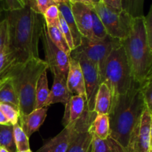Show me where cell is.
I'll list each match as a JSON object with an SVG mask.
<instances>
[{"label": "cell", "mask_w": 152, "mask_h": 152, "mask_svg": "<svg viewBox=\"0 0 152 152\" xmlns=\"http://www.w3.org/2000/svg\"><path fill=\"white\" fill-rule=\"evenodd\" d=\"M5 19L8 28L7 67L39 58V41L45 25L43 15L25 5L22 9L6 11Z\"/></svg>", "instance_id": "cell-1"}, {"label": "cell", "mask_w": 152, "mask_h": 152, "mask_svg": "<svg viewBox=\"0 0 152 152\" xmlns=\"http://www.w3.org/2000/svg\"><path fill=\"white\" fill-rule=\"evenodd\" d=\"M147 108L140 83L134 80L124 94L112 97L108 114L110 136L126 149L131 133Z\"/></svg>", "instance_id": "cell-2"}, {"label": "cell", "mask_w": 152, "mask_h": 152, "mask_svg": "<svg viewBox=\"0 0 152 152\" xmlns=\"http://www.w3.org/2000/svg\"><path fill=\"white\" fill-rule=\"evenodd\" d=\"M48 65L40 58L33 59L25 63L7 67L0 75V79H11L19 102L20 114H30L34 110L35 92L37 81Z\"/></svg>", "instance_id": "cell-3"}, {"label": "cell", "mask_w": 152, "mask_h": 152, "mask_svg": "<svg viewBox=\"0 0 152 152\" xmlns=\"http://www.w3.org/2000/svg\"><path fill=\"white\" fill-rule=\"evenodd\" d=\"M144 16L133 18L129 35L121 40L133 78L138 83H142L152 68V53L147 41Z\"/></svg>", "instance_id": "cell-4"}, {"label": "cell", "mask_w": 152, "mask_h": 152, "mask_svg": "<svg viewBox=\"0 0 152 152\" xmlns=\"http://www.w3.org/2000/svg\"><path fill=\"white\" fill-rule=\"evenodd\" d=\"M132 69L123 46L120 45L111 51L104 66L102 83H105L111 96L124 94L134 81Z\"/></svg>", "instance_id": "cell-5"}, {"label": "cell", "mask_w": 152, "mask_h": 152, "mask_svg": "<svg viewBox=\"0 0 152 152\" xmlns=\"http://www.w3.org/2000/svg\"><path fill=\"white\" fill-rule=\"evenodd\" d=\"M121 40L108 35L101 39H98L82 38V43L80 47L74 50L83 52L92 62L98 67L102 81L104 66L107 58L113 50L121 45Z\"/></svg>", "instance_id": "cell-6"}, {"label": "cell", "mask_w": 152, "mask_h": 152, "mask_svg": "<svg viewBox=\"0 0 152 152\" xmlns=\"http://www.w3.org/2000/svg\"><path fill=\"white\" fill-rule=\"evenodd\" d=\"M102 21L109 36L123 40L128 37L132 28L133 17L123 10L120 13L112 11L101 1L95 2L93 7Z\"/></svg>", "instance_id": "cell-7"}, {"label": "cell", "mask_w": 152, "mask_h": 152, "mask_svg": "<svg viewBox=\"0 0 152 152\" xmlns=\"http://www.w3.org/2000/svg\"><path fill=\"white\" fill-rule=\"evenodd\" d=\"M70 56L76 58L79 61L84 77L86 92V105L88 110L93 112L94 110L96 94L99 85L102 83L99 68L83 52L74 50L71 51Z\"/></svg>", "instance_id": "cell-8"}, {"label": "cell", "mask_w": 152, "mask_h": 152, "mask_svg": "<svg viewBox=\"0 0 152 152\" xmlns=\"http://www.w3.org/2000/svg\"><path fill=\"white\" fill-rule=\"evenodd\" d=\"M96 114L86 108L82 117L74 123L76 132L66 152H92V135L89 128Z\"/></svg>", "instance_id": "cell-9"}, {"label": "cell", "mask_w": 152, "mask_h": 152, "mask_svg": "<svg viewBox=\"0 0 152 152\" xmlns=\"http://www.w3.org/2000/svg\"><path fill=\"white\" fill-rule=\"evenodd\" d=\"M150 125L151 111L147 107L131 133L126 152H150Z\"/></svg>", "instance_id": "cell-10"}, {"label": "cell", "mask_w": 152, "mask_h": 152, "mask_svg": "<svg viewBox=\"0 0 152 152\" xmlns=\"http://www.w3.org/2000/svg\"><path fill=\"white\" fill-rule=\"evenodd\" d=\"M41 39L45 54V61L48 65V68H50L52 74L60 72L67 77L69 70L70 56L53 44L48 34L46 24L45 25Z\"/></svg>", "instance_id": "cell-11"}, {"label": "cell", "mask_w": 152, "mask_h": 152, "mask_svg": "<svg viewBox=\"0 0 152 152\" xmlns=\"http://www.w3.org/2000/svg\"><path fill=\"white\" fill-rule=\"evenodd\" d=\"M79 31L83 37L94 39L92 33V7L74 0H68Z\"/></svg>", "instance_id": "cell-12"}, {"label": "cell", "mask_w": 152, "mask_h": 152, "mask_svg": "<svg viewBox=\"0 0 152 152\" xmlns=\"http://www.w3.org/2000/svg\"><path fill=\"white\" fill-rule=\"evenodd\" d=\"M76 132L75 124L72 123L58 134L56 136L49 140L39 148L37 152H66L72 141Z\"/></svg>", "instance_id": "cell-13"}, {"label": "cell", "mask_w": 152, "mask_h": 152, "mask_svg": "<svg viewBox=\"0 0 152 152\" xmlns=\"http://www.w3.org/2000/svg\"><path fill=\"white\" fill-rule=\"evenodd\" d=\"M67 86L71 94L82 96L86 99L84 77L79 61L70 56L69 70L67 76Z\"/></svg>", "instance_id": "cell-14"}, {"label": "cell", "mask_w": 152, "mask_h": 152, "mask_svg": "<svg viewBox=\"0 0 152 152\" xmlns=\"http://www.w3.org/2000/svg\"><path fill=\"white\" fill-rule=\"evenodd\" d=\"M53 74V84L45 103V108L59 102L66 105L72 96L67 86V77L60 72H55Z\"/></svg>", "instance_id": "cell-15"}, {"label": "cell", "mask_w": 152, "mask_h": 152, "mask_svg": "<svg viewBox=\"0 0 152 152\" xmlns=\"http://www.w3.org/2000/svg\"><path fill=\"white\" fill-rule=\"evenodd\" d=\"M47 108H42L34 110L27 115L20 114L19 125L28 137H30L33 134L37 132L43 124L47 117Z\"/></svg>", "instance_id": "cell-16"}, {"label": "cell", "mask_w": 152, "mask_h": 152, "mask_svg": "<svg viewBox=\"0 0 152 152\" xmlns=\"http://www.w3.org/2000/svg\"><path fill=\"white\" fill-rule=\"evenodd\" d=\"M65 105L62 124L64 127L75 123L82 117L87 108L86 99L79 95H73Z\"/></svg>", "instance_id": "cell-17"}, {"label": "cell", "mask_w": 152, "mask_h": 152, "mask_svg": "<svg viewBox=\"0 0 152 152\" xmlns=\"http://www.w3.org/2000/svg\"><path fill=\"white\" fill-rule=\"evenodd\" d=\"M57 6L59 10V13L65 19V22L68 25L70 31L71 33L74 49L77 48L81 45L83 36L80 33L77 25H76L75 20H74L72 11H71V6L69 4V1L68 0V1L60 3V4H57Z\"/></svg>", "instance_id": "cell-18"}, {"label": "cell", "mask_w": 152, "mask_h": 152, "mask_svg": "<svg viewBox=\"0 0 152 152\" xmlns=\"http://www.w3.org/2000/svg\"><path fill=\"white\" fill-rule=\"evenodd\" d=\"M111 91L105 83L99 85L96 99H95L94 111L96 114H109L111 106Z\"/></svg>", "instance_id": "cell-19"}, {"label": "cell", "mask_w": 152, "mask_h": 152, "mask_svg": "<svg viewBox=\"0 0 152 152\" xmlns=\"http://www.w3.org/2000/svg\"><path fill=\"white\" fill-rule=\"evenodd\" d=\"M0 104H9L19 110V102L15 91L11 79L9 77L0 79Z\"/></svg>", "instance_id": "cell-20"}, {"label": "cell", "mask_w": 152, "mask_h": 152, "mask_svg": "<svg viewBox=\"0 0 152 152\" xmlns=\"http://www.w3.org/2000/svg\"><path fill=\"white\" fill-rule=\"evenodd\" d=\"M91 135L99 139H106L110 136V122L108 114H96L89 128Z\"/></svg>", "instance_id": "cell-21"}, {"label": "cell", "mask_w": 152, "mask_h": 152, "mask_svg": "<svg viewBox=\"0 0 152 152\" xmlns=\"http://www.w3.org/2000/svg\"><path fill=\"white\" fill-rule=\"evenodd\" d=\"M92 152H126L116 140L109 136L106 139H99L92 136Z\"/></svg>", "instance_id": "cell-22"}, {"label": "cell", "mask_w": 152, "mask_h": 152, "mask_svg": "<svg viewBox=\"0 0 152 152\" xmlns=\"http://www.w3.org/2000/svg\"><path fill=\"white\" fill-rule=\"evenodd\" d=\"M49 93L50 90L48 85L47 71H45L39 78L36 86L34 110L45 108V103L48 97Z\"/></svg>", "instance_id": "cell-23"}, {"label": "cell", "mask_w": 152, "mask_h": 152, "mask_svg": "<svg viewBox=\"0 0 152 152\" xmlns=\"http://www.w3.org/2000/svg\"><path fill=\"white\" fill-rule=\"evenodd\" d=\"M0 145L8 152H17L12 125H0Z\"/></svg>", "instance_id": "cell-24"}, {"label": "cell", "mask_w": 152, "mask_h": 152, "mask_svg": "<svg viewBox=\"0 0 152 152\" xmlns=\"http://www.w3.org/2000/svg\"><path fill=\"white\" fill-rule=\"evenodd\" d=\"M46 28H47V31L49 37L51 39V41L53 42V44L58 48H59L61 50H62V51H64L65 53H67V54L70 56L71 53V50L70 49L69 46H68V43L66 42V39L64 37V36L62 35L59 27L46 26Z\"/></svg>", "instance_id": "cell-25"}, {"label": "cell", "mask_w": 152, "mask_h": 152, "mask_svg": "<svg viewBox=\"0 0 152 152\" xmlns=\"http://www.w3.org/2000/svg\"><path fill=\"white\" fill-rule=\"evenodd\" d=\"M144 1L145 0H122L123 10L133 18L144 16Z\"/></svg>", "instance_id": "cell-26"}, {"label": "cell", "mask_w": 152, "mask_h": 152, "mask_svg": "<svg viewBox=\"0 0 152 152\" xmlns=\"http://www.w3.org/2000/svg\"><path fill=\"white\" fill-rule=\"evenodd\" d=\"M13 137H14L15 144H16L17 151H22L30 150L29 137L22 130L19 123H16L13 126Z\"/></svg>", "instance_id": "cell-27"}, {"label": "cell", "mask_w": 152, "mask_h": 152, "mask_svg": "<svg viewBox=\"0 0 152 152\" xmlns=\"http://www.w3.org/2000/svg\"><path fill=\"white\" fill-rule=\"evenodd\" d=\"M140 87L147 107L150 110L152 108V68L142 83H140Z\"/></svg>", "instance_id": "cell-28"}, {"label": "cell", "mask_w": 152, "mask_h": 152, "mask_svg": "<svg viewBox=\"0 0 152 152\" xmlns=\"http://www.w3.org/2000/svg\"><path fill=\"white\" fill-rule=\"evenodd\" d=\"M92 16V33H93L94 39H104L108 35L105 30V26L102 24V21L99 19L96 11L92 8L91 10Z\"/></svg>", "instance_id": "cell-29"}, {"label": "cell", "mask_w": 152, "mask_h": 152, "mask_svg": "<svg viewBox=\"0 0 152 152\" xmlns=\"http://www.w3.org/2000/svg\"><path fill=\"white\" fill-rule=\"evenodd\" d=\"M46 26H56L59 25V10L56 4L50 6L46 9L43 14Z\"/></svg>", "instance_id": "cell-30"}, {"label": "cell", "mask_w": 152, "mask_h": 152, "mask_svg": "<svg viewBox=\"0 0 152 152\" xmlns=\"http://www.w3.org/2000/svg\"><path fill=\"white\" fill-rule=\"evenodd\" d=\"M0 110L5 115V117L8 120L9 123L12 126H14L16 123H19L20 112L17 108H14L9 104L1 103L0 104Z\"/></svg>", "instance_id": "cell-31"}, {"label": "cell", "mask_w": 152, "mask_h": 152, "mask_svg": "<svg viewBox=\"0 0 152 152\" xmlns=\"http://www.w3.org/2000/svg\"><path fill=\"white\" fill-rule=\"evenodd\" d=\"M59 28L60 29L61 32H62V35L64 36V37L66 39L67 43H68V46H69L70 49L72 51L73 50H74V42H73V38L72 36H71V33L70 31L69 28H68V25L65 22V19L64 18L62 17V15L60 14L59 13Z\"/></svg>", "instance_id": "cell-32"}, {"label": "cell", "mask_w": 152, "mask_h": 152, "mask_svg": "<svg viewBox=\"0 0 152 152\" xmlns=\"http://www.w3.org/2000/svg\"><path fill=\"white\" fill-rule=\"evenodd\" d=\"M144 22H145L147 41H148V46H149V48L152 53V4L150 7L148 14L144 16Z\"/></svg>", "instance_id": "cell-33"}, {"label": "cell", "mask_w": 152, "mask_h": 152, "mask_svg": "<svg viewBox=\"0 0 152 152\" xmlns=\"http://www.w3.org/2000/svg\"><path fill=\"white\" fill-rule=\"evenodd\" d=\"M1 7L5 11L19 10L25 7L23 0H1Z\"/></svg>", "instance_id": "cell-34"}, {"label": "cell", "mask_w": 152, "mask_h": 152, "mask_svg": "<svg viewBox=\"0 0 152 152\" xmlns=\"http://www.w3.org/2000/svg\"><path fill=\"white\" fill-rule=\"evenodd\" d=\"M8 39V28H7V21L4 19L0 22V50L2 48L7 46Z\"/></svg>", "instance_id": "cell-35"}, {"label": "cell", "mask_w": 152, "mask_h": 152, "mask_svg": "<svg viewBox=\"0 0 152 152\" xmlns=\"http://www.w3.org/2000/svg\"><path fill=\"white\" fill-rule=\"evenodd\" d=\"M108 8L117 13L123 11L122 0H100Z\"/></svg>", "instance_id": "cell-36"}, {"label": "cell", "mask_w": 152, "mask_h": 152, "mask_svg": "<svg viewBox=\"0 0 152 152\" xmlns=\"http://www.w3.org/2000/svg\"><path fill=\"white\" fill-rule=\"evenodd\" d=\"M34 1H35L37 12L42 15L44 14L48 7L56 4L53 0H34Z\"/></svg>", "instance_id": "cell-37"}, {"label": "cell", "mask_w": 152, "mask_h": 152, "mask_svg": "<svg viewBox=\"0 0 152 152\" xmlns=\"http://www.w3.org/2000/svg\"><path fill=\"white\" fill-rule=\"evenodd\" d=\"M8 66V57H7V46L0 50V75Z\"/></svg>", "instance_id": "cell-38"}, {"label": "cell", "mask_w": 152, "mask_h": 152, "mask_svg": "<svg viewBox=\"0 0 152 152\" xmlns=\"http://www.w3.org/2000/svg\"><path fill=\"white\" fill-rule=\"evenodd\" d=\"M0 125H11L1 110H0Z\"/></svg>", "instance_id": "cell-39"}, {"label": "cell", "mask_w": 152, "mask_h": 152, "mask_svg": "<svg viewBox=\"0 0 152 152\" xmlns=\"http://www.w3.org/2000/svg\"><path fill=\"white\" fill-rule=\"evenodd\" d=\"M23 2L24 4H25V5H29L33 10H34L36 12H37L34 0H23ZM37 13H38V12H37Z\"/></svg>", "instance_id": "cell-40"}, {"label": "cell", "mask_w": 152, "mask_h": 152, "mask_svg": "<svg viewBox=\"0 0 152 152\" xmlns=\"http://www.w3.org/2000/svg\"><path fill=\"white\" fill-rule=\"evenodd\" d=\"M74 1L83 3V4H86V5L89 6V7H92V8H93L94 4V3H95L94 0H74Z\"/></svg>", "instance_id": "cell-41"}, {"label": "cell", "mask_w": 152, "mask_h": 152, "mask_svg": "<svg viewBox=\"0 0 152 152\" xmlns=\"http://www.w3.org/2000/svg\"><path fill=\"white\" fill-rule=\"evenodd\" d=\"M150 152H152V112H151V125H150Z\"/></svg>", "instance_id": "cell-42"}, {"label": "cell", "mask_w": 152, "mask_h": 152, "mask_svg": "<svg viewBox=\"0 0 152 152\" xmlns=\"http://www.w3.org/2000/svg\"><path fill=\"white\" fill-rule=\"evenodd\" d=\"M53 1H54L55 4H56V5H57V4H60V3H62V2H64V1H68V0H53Z\"/></svg>", "instance_id": "cell-43"}, {"label": "cell", "mask_w": 152, "mask_h": 152, "mask_svg": "<svg viewBox=\"0 0 152 152\" xmlns=\"http://www.w3.org/2000/svg\"><path fill=\"white\" fill-rule=\"evenodd\" d=\"M0 152H8V151H7V150L6 149V148H3V147H1V148H0Z\"/></svg>", "instance_id": "cell-44"}, {"label": "cell", "mask_w": 152, "mask_h": 152, "mask_svg": "<svg viewBox=\"0 0 152 152\" xmlns=\"http://www.w3.org/2000/svg\"><path fill=\"white\" fill-rule=\"evenodd\" d=\"M17 152H32L31 151V149L30 150H27V151H17Z\"/></svg>", "instance_id": "cell-45"}, {"label": "cell", "mask_w": 152, "mask_h": 152, "mask_svg": "<svg viewBox=\"0 0 152 152\" xmlns=\"http://www.w3.org/2000/svg\"><path fill=\"white\" fill-rule=\"evenodd\" d=\"M0 7H1V8L2 9V7H1V1L0 0ZM0 10H1V9H0Z\"/></svg>", "instance_id": "cell-46"}, {"label": "cell", "mask_w": 152, "mask_h": 152, "mask_svg": "<svg viewBox=\"0 0 152 152\" xmlns=\"http://www.w3.org/2000/svg\"><path fill=\"white\" fill-rule=\"evenodd\" d=\"M94 2H98V1H99L100 0H94Z\"/></svg>", "instance_id": "cell-47"}, {"label": "cell", "mask_w": 152, "mask_h": 152, "mask_svg": "<svg viewBox=\"0 0 152 152\" xmlns=\"http://www.w3.org/2000/svg\"><path fill=\"white\" fill-rule=\"evenodd\" d=\"M150 111H151V112H152V109H151V110H150Z\"/></svg>", "instance_id": "cell-48"}, {"label": "cell", "mask_w": 152, "mask_h": 152, "mask_svg": "<svg viewBox=\"0 0 152 152\" xmlns=\"http://www.w3.org/2000/svg\"><path fill=\"white\" fill-rule=\"evenodd\" d=\"M1 80H0V83H1Z\"/></svg>", "instance_id": "cell-49"}, {"label": "cell", "mask_w": 152, "mask_h": 152, "mask_svg": "<svg viewBox=\"0 0 152 152\" xmlns=\"http://www.w3.org/2000/svg\"><path fill=\"white\" fill-rule=\"evenodd\" d=\"M0 148H1V145H0Z\"/></svg>", "instance_id": "cell-50"}, {"label": "cell", "mask_w": 152, "mask_h": 152, "mask_svg": "<svg viewBox=\"0 0 152 152\" xmlns=\"http://www.w3.org/2000/svg\"><path fill=\"white\" fill-rule=\"evenodd\" d=\"M151 109H152V108H151ZM151 109H150V110H151Z\"/></svg>", "instance_id": "cell-51"}, {"label": "cell", "mask_w": 152, "mask_h": 152, "mask_svg": "<svg viewBox=\"0 0 152 152\" xmlns=\"http://www.w3.org/2000/svg\"><path fill=\"white\" fill-rule=\"evenodd\" d=\"M0 11H1V10H0Z\"/></svg>", "instance_id": "cell-52"}]
</instances>
